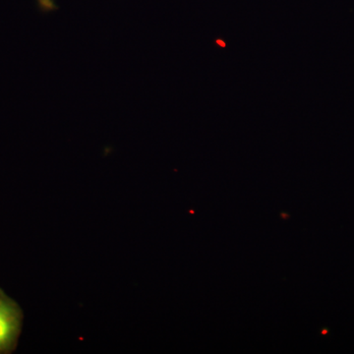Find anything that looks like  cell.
Wrapping results in <instances>:
<instances>
[{"label":"cell","mask_w":354,"mask_h":354,"mask_svg":"<svg viewBox=\"0 0 354 354\" xmlns=\"http://www.w3.org/2000/svg\"><path fill=\"white\" fill-rule=\"evenodd\" d=\"M19 326L17 309L11 302L0 298V351L8 348L12 344Z\"/></svg>","instance_id":"6da1fadb"},{"label":"cell","mask_w":354,"mask_h":354,"mask_svg":"<svg viewBox=\"0 0 354 354\" xmlns=\"http://www.w3.org/2000/svg\"><path fill=\"white\" fill-rule=\"evenodd\" d=\"M39 2H41V6L43 7L44 10L50 11L57 9V6H55L53 0H39Z\"/></svg>","instance_id":"7a4b0ae2"},{"label":"cell","mask_w":354,"mask_h":354,"mask_svg":"<svg viewBox=\"0 0 354 354\" xmlns=\"http://www.w3.org/2000/svg\"><path fill=\"white\" fill-rule=\"evenodd\" d=\"M216 44H220L223 48H225V44L223 43V41H221V39H218V41H216Z\"/></svg>","instance_id":"3957f363"}]
</instances>
